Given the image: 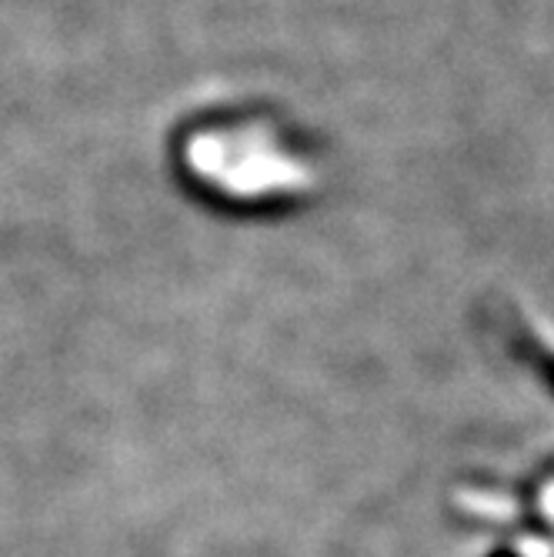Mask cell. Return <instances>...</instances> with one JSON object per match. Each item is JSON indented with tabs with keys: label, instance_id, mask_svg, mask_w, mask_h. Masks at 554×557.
I'll list each match as a JSON object with an SVG mask.
<instances>
[{
	"label": "cell",
	"instance_id": "cell-1",
	"mask_svg": "<svg viewBox=\"0 0 554 557\" xmlns=\"http://www.w3.org/2000/svg\"><path fill=\"white\" fill-rule=\"evenodd\" d=\"M525 358H528V364H534V371L551 384V391H554V354H547L541 344H525Z\"/></svg>",
	"mask_w": 554,
	"mask_h": 557
}]
</instances>
